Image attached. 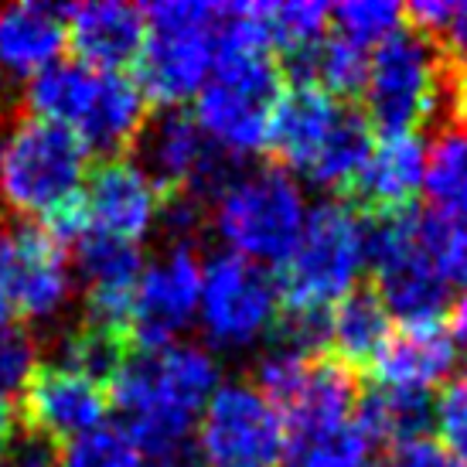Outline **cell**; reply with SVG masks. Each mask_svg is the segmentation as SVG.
I'll return each mask as SVG.
<instances>
[{
    "label": "cell",
    "instance_id": "cell-26",
    "mask_svg": "<svg viewBox=\"0 0 467 467\" xmlns=\"http://www.w3.org/2000/svg\"><path fill=\"white\" fill-rule=\"evenodd\" d=\"M358 423H362L365 437L386 447H400L410 443L416 437H423V430L433 420V400L427 392L416 389H389V386H379V389L365 392L358 400Z\"/></svg>",
    "mask_w": 467,
    "mask_h": 467
},
{
    "label": "cell",
    "instance_id": "cell-16",
    "mask_svg": "<svg viewBox=\"0 0 467 467\" xmlns=\"http://www.w3.org/2000/svg\"><path fill=\"white\" fill-rule=\"evenodd\" d=\"M66 45L86 68L123 72L140 62L147 45V14L143 7L119 0L66 7Z\"/></svg>",
    "mask_w": 467,
    "mask_h": 467
},
{
    "label": "cell",
    "instance_id": "cell-41",
    "mask_svg": "<svg viewBox=\"0 0 467 467\" xmlns=\"http://www.w3.org/2000/svg\"><path fill=\"white\" fill-rule=\"evenodd\" d=\"M14 430H17V413H14L11 400L0 396V457L14 443Z\"/></svg>",
    "mask_w": 467,
    "mask_h": 467
},
{
    "label": "cell",
    "instance_id": "cell-33",
    "mask_svg": "<svg viewBox=\"0 0 467 467\" xmlns=\"http://www.w3.org/2000/svg\"><path fill=\"white\" fill-rule=\"evenodd\" d=\"M58 467H147V461L119 430L103 427L92 437L68 443V451L58 457Z\"/></svg>",
    "mask_w": 467,
    "mask_h": 467
},
{
    "label": "cell",
    "instance_id": "cell-32",
    "mask_svg": "<svg viewBox=\"0 0 467 467\" xmlns=\"http://www.w3.org/2000/svg\"><path fill=\"white\" fill-rule=\"evenodd\" d=\"M406 17L451 62L467 58V0H420L406 7Z\"/></svg>",
    "mask_w": 467,
    "mask_h": 467
},
{
    "label": "cell",
    "instance_id": "cell-40",
    "mask_svg": "<svg viewBox=\"0 0 467 467\" xmlns=\"http://www.w3.org/2000/svg\"><path fill=\"white\" fill-rule=\"evenodd\" d=\"M147 467H205V461L198 454V443H184V447H174L168 454L154 457Z\"/></svg>",
    "mask_w": 467,
    "mask_h": 467
},
{
    "label": "cell",
    "instance_id": "cell-6",
    "mask_svg": "<svg viewBox=\"0 0 467 467\" xmlns=\"http://www.w3.org/2000/svg\"><path fill=\"white\" fill-rule=\"evenodd\" d=\"M143 14L147 45L137 62V86L164 109H178L205 89L215 68L222 4L168 0L143 7Z\"/></svg>",
    "mask_w": 467,
    "mask_h": 467
},
{
    "label": "cell",
    "instance_id": "cell-29",
    "mask_svg": "<svg viewBox=\"0 0 467 467\" xmlns=\"http://www.w3.org/2000/svg\"><path fill=\"white\" fill-rule=\"evenodd\" d=\"M416 233L433 270L447 284H467V222L443 219L437 212H416Z\"/></svg>",
    "mask_w": 467,
    "mask_h": 467
},
{
    "label": "cell",
    "instance_id": "cell-36",
    "mask_svg": "<svg viewBox=\"0 0 467 467\" xmlns=\"http://www.w3.org/2000/svg\"><path fill=\"white\" fill-rule=\"evenodd\" d=\"M392 467H464L443 443L430 437H416L410 443L392 447Z\"/></svg>",
    "mask_w": 467,
    "mask_h": 467
},
{
    "label": "cell",
    "instance_id": "cell-5",
    "mask_svg": "<svg viewBox=\"0 0 467 467\" xmlns=\"http://www.w3.org/2000/svg\"><path fill=\"white\" fill-rule=\"evenodd\" d=\"M451 58L416 27H400L368 55L365 117L382 137L427 127L447 109Z\"/></svg>",
    "mask_w": 467,
    "mask_h": 467
},
{
    "label": "cell",
    "instance_id": "cell-23",
    "mask_svg": "<svg viewBox=\"0 0 467 467\" xmlns=\"http://www.w3.org/2000/svg\"><path fill=\"white\" fill-rule=\"evenodd\" d=\"M392 335V317L382 307L372 286H355L337 300L327 317V355L358 372V365H372L382 345Z\"/></svg>",
    "mask_w": 467,
    "mask_h": 467
},
{
    "label": "cell",
    "instance_id": "cell-14",
    "mask_svg": "<svg viewBox=\"0 0 467 467\" xmlns=\"http://www.w3.org/2000/svg\"><path fill=\"white\" fill-rule=\"evenodd\" d=\"M82 198H86L92 233L113 235L137 246L161 222V205H164V195L127 157L99 161V168L86 182Z\"/></svg>",
    "mask_w": 467,
    "mask_h": 467
},
{
    "label": "cell",
    "instance_id": "cell-27",
    "mask_svg": "<svg viewBox=\"0 0 467 467\" xmlns=\"http://www.w3.org/2000/svg\"><path fill=\"white\" fill-rule=\"evenodd\" d=\"M372 441L365 437L358 416L325 433H286L280 467H365Z\"/></svg>",
    "mask_w": 467,
    "mask_h": 467
},
{
    "label": "cell",
    "instance_id": "cell-19",
    "mask_svg": "<svg viewBox=\"0 0 467 467\" xmlns=\"http://www.w3.org/2000/svg\"><path fill=\"white\" fill-rule=\"evenodd\" d=\"M66 48V7L21 0L0 7V89H25Z\"/></svg>",
    "mask_w": 467,
    "mask_h": 467
},
{
    "label": "cell",
    "instance_id": "cell-30",
    "mask_svg": "<svg viewBox=\"0 0 467 467\" xmlns=\"http://www.w3.org/2000/svg\"><path fill=\"white\" fill-rule=\"evenodd\" d=\"M331 7L314 4V0H294V4H266V27H270V45L284 48V55L304 52L325 38Z\"/></svg>",
    "mask_w": 467,
    "mask_h": 467
},
{
    "label": "cell",
    "instance_id": "cell-11",
    "mask_svg": "<svg viewBox=\"0 0 467 467\" xmlns=\"http://www.w3.org/2000/svg\"><path fill=\"white\" fill-rule=\"evenodd\" d=\"M284 413L253 382H225L198 420V454L208 467H280Z\"/></svg>",
    "mask_w": 467,
    "mask_h": 467
},
{
    "label": "cell",
    "instance_id": "cell-35",
    "mask_svg": "<svg viewBox=\"0 0 467 467\" xmlns=\"http://www.w3.org/2000/svg\"><path fill=\"white\" fill-rule=\"evenodd\" d=\"M433 420L441 430V443L467 467V376L447 382V389L433 402Z\"/></svg>",
    "mask_w": 467,
    "mask_h": 467
},
{
    "label": "cell",
    "instance_id": "cell-38",
    "mask_svg": "<svg viewBox=\"0 0 467 467\" xmlns=\"http://www.w3.org/2000/svg\"><path fill=\"white\" fill-rule=\"evenodd\" d=\"M11 266H14V225H7V222L0 219V327H7L14 317Z\"/></svg>",
    "mask_w": 467,
    "mask_h": 467
},
{
    "label": "cell",
    "instance_id": "cell-39",
    "mask_svg": "<svg viewBox=\"0 0 467 467\" xmlns=\"http://www.w3.org/2000/svg\"><path fill=\"white\" fill-rule=\"evenodd\" d=\"M447 113L457 123H467V58L451 62V78H447Z\"/></svg>",
    "mask_w": 467,
    "mask_h": 467
},
{
    "label": "cell",
    "instance_id": "cell-17",
    "mask_svg": "<svg viewBox=\"0 0 467 467\" xmlns=\"http://www.w3.org/2000/svg\"><path fill=\"white\" fill-rule=\"evenodd\" d=\"M137 147V168L150 178L161 195H184L192 192L195 178L205 168L208 154L215 143L208 140L192 113L184 109H161L147 117Z\"/></svg>",
    "mask_w": 467,
    "mask_h": 467
},
{
    "label": "cell",
    "instance_id": "cell-43",
    "mask_svg": "<svg viewBox=\"0 0 467 467\" xmlns=\"http://www.w3.org/2000/svg\"><path fill=\"white\" fill-rule=\"evenodd\" d=\"M0 143H4V130H0Z\"/></svg>",
    "mask_w": 467,
    "mask_h": 467
},
{
    "label": "cell",
    "instance_id": "cell-34",
    "mask_svg": "<svg viewBox=\"0 0 467 467\" xmlns=\"http://www.w3.org/2000/svg\"><path fill=\"white\" fill-rule=\"evenodd\" d=\"M38 372V345L25 327H0V396L11 400Z\"/></svg>",
    "mask_w": 467,
    "mask_h": 467
},
{
    "label": "cell",
    "instance_id": "cell-24",
    "mask_svg": "<svg viewBox=\"0 0 467 467\" xmlns=\"http://www.w3.org/2000/svg\"><path fill=\"white\" fill-rule=\"evenodd\" d=\"M423 188L430 212L467 222V123H443L423 150Z\"/></svg>",
    "mask_w": 467,
    "mask_h": 467
},
{
    "label": "cell",
    "instance_id": "cell-3",
    "mask_svg": "<svg viewBox=\"0 0 467 467\" xmlns=\"http://www.w3.org/2000/svg\"><path fill=\"white\" fill-rule=\"evenodd\" d=\"M89 182V147L68 127L21 117L0 143V205L35 225L82 202Z\"/></svg>",
    "mask_w": 467,
    "mask_h": 467
},
{
    "label": "cell",
    "instance_id": "cell-21",
    "mask_svg": "<svg viewBox=\"0 0 467 467\" xmlns=\"http://www.w3.org/2000/svg\"><path fill=\"white\" fill-rule=\"evenodd\" d=\"M147 117L150 109H147V96L137 86V78L127 72H96L89 103L72 133L89 147V154L113 161L127 147H133Z\"/></svg>",
    "mask_w": 467,
    "mask_h": 467
},
{
    "label": "cell",
    "instance_id": "cell-8",
    "mask_svg": "<svg viewBox=\"0 0 467 467\" xmlns=\"http://www.w3.org/2000/svg\"><path fill=\"white\" fill-rule=\"evenodd\" d=\"M284 96L280 62L266 48L219 52L205 89L198 92L195 123L208 140L235 157L266 147V130Z\"/></svg>",
    "mask_w": 467,
    "mask_h": 467
},
{
    "label": "cell",
    "instance_id": "cell-42",
    "mask_svg": "<svg viewBox=\"0 0 467 467\" xmlns=\"http://www.w3.org/2000/svg\"><path fill=\"white\" fill-rule=\"evenodd\" d=\"M451 337L467 348V286L464 294L454 300V307H451Z\"/></svg>",
    "mask_w": 467,
    "mask_h": 467
},
{
    "label": "cell",
    "instance_id": "cell-31",
    "mask_svg": "<svg viewBox=\"0 0 467 467\" xmlns=\"http://www.w3.org/2000/svg\"><path fill=\"white\" fill-rule=\"evenodd\" d=\"M402 17H406V7L392 4V0H348V4L331 7L337 35L355 41L358 48L382 45L402 27Z\"/></svg>",
    "mask_w": 467,
    "mask_h": 467
},
{
    "label": "cell",
    "instance_id": "cell-2",
    "mask_svg": "<svg viewBox=\"0 0 467 467\" xmlns=\"http://www.w3.org/2000/svg\"><path fill=\"white\" fill-rule=\"evenodd\" d=\"M263 150L317 188L345 192L372 154V123L358 106L311 86H294L273 109Z\"/></svg>",
    "mask_w": 467,
    "mask_h": 467
},
{
    "label": "cell",
    "instance_id": "cell-1",
    "mask_svg": "<svg viewBox=\"0 0 467 467\" xmlns=\"http://www.w3.org/2000/svg\"><path fill=\"white\" fill-rule=\"evenodd\" d=\"M219 389V362L198 345L130 351L109 382L119 433L143 461L192 443V430Z\"/></svg>",
    "mask_w": 467,
    "mask_h": 467
},
{
    "label": "cell",
    "instance_id": "cell-20",
    "mask_svg": "<svg viewBox=\"0 0 467 467\" xmlns=\"http://www.w3.org/2000/svg\"><path fill=\"white\" fill-rule=\"evenodd\" d=\"M11 297L14 314H25L31 321L58 317L72 297L66 246H58L41 225H14Z\"/></svg>",
    "mask_w": 467,
    "mask_h": 467
},
{
    "label": "cell",
    "instance_id": "cell-13",
    "mask_svg": "<svg viewBox=\"0 0 467 467\" xmlns=\"http://www.w3.org/2000/svg\"><path fill=\"white\" fill-rule=\"evenodd\" d=\"M109 413V386L66 365H38V372L21 389V420L27 433L48 441L52 447L99 433Z\"/></svg>",
    "mask_w": 467,
    "mask_h": 467
},
{
    "label": "cell",
    "instance_id": "cell-18",
    "mask_svg": "<svg viewBox=\"0 0 467 467\" xmlns=\"http://www.w3.org/2000/svg\"><path fill=\"white\" fill-rule=\"evenodd\" d=\"M423 184V143L416 133L382 137L372 143V154L362 171L345 188L348 202L362 219H382L410 212L416 188Z\"/></svg>",
    "mask_w": 467,
    "mask_h": 467
},
{
    "label": "cell",
    "instance_id": "cell-10",
    "mask_svg": "<svg viewBox=\"0 0 467 467\" xmlns=\"http://www.w3.org/2000/svg\"><path fill=\"white\" fill-rule=\"evenodd\" d=\"M198 321L215 348H249L280 321V280L266 266L222 253L202 270Z\"/></svg>",
    "mask_w": 467,
    "mask_h": 467
},
{
    "label": "cell",
    "instance_id": "cell-7",
    "mask_svg": "<svg viewBox=\"0 0 467 467\" xmlns=\"http://www.w3.org/2000/svg\"><path fill=\"white\" fill-rule=\"evenodd\" d=\"M365 266V222L348 202H321L307 212L300 243L284 263L280 314H331L355 290Z\"/></svg>",
    "mask_w": 467,
    "mask_h": 467
},
{
    "label": "cell",
    "instance_id": "cell-37",
    "mask_svg": "<svg viewBox=\"0 0 467 467\" xmlns=\"http://www.w3.org/2000/svg\"><path fill=\"white\" fill-rule=\"evenodd\" d=\"M0 467H58V454L48 441L25 433V437H14V443L4 451Z\"/></svg>",
    "mask_w": 467,
    "mask_h": 467
},
{
    "label": "cell",
    "instance_id": "cell-15",
    "mask_svg": "<svg viewBox=\"0 0 467 467\" xmlns=\"http://www.w3.org/2000/svg\"><path fill=\"white\" fill-rule=\"evenodd\" d=\"M76 266L86 284V321L127 335L133 290L147 266L140 246L103 233H89L76 243Z\"/></svg>",
    "mask_w": 467,
    "mask_h": 467
},
{
    "label": "cell",
    "instance_id": "cell-25",
    "mask_svg": "<svg viewBox=\"0 0 467 467\" xmlns=\"http://www.w3.org/2000/svg\"><path fill=\"white\" fill-rule=\"evenodd\" d=\"M92 86H96V68H86L76 58H58L21 89L25 117H38L76 130L78 117L92 96Z\"/></svg>",
    "mask_w": 467,
    "mask_h": 467
},
{
    "label": "cell",
    "instance_id": "cell-22",
    "mask_svg": "<svg viewBox=\"0 0 467 467\" xmlns=\"http://www.w3.org/2000/svg\"><path fill=\"white\" fill-rule=\"evenodd\" d=\"M454 362L457 351L451 331H443V325H416L389 335L372 362V372L389 389L427 392L451 376Z\"/></svg>",
    "mask_w": 467,
    "mask_h": 467
},
{
    "label": "cell",
    "instance_id": "cell-4",
    "mask_svg": "<svg viewBox=\"0 0 467 467\" xmlns=\"http://www.w3.org/2000/svg\"><path fill=\"white\" fill-rule=\"evenodd\" d=\"M212 222L233 256L256 266H284L300 243L307 202L290 171L260 164L239 171V178L215 198Z\"/></svg>",
    "mask_w": 467,
    "mask_h": 467
},
{
    "label": "cell",
    "instance_id": "cell-9",
    "mask_svg": "<svg viewBox=\"0 0 467 467\" xmlns=\"http://www.w3.org/2000/svg\"><path fill=\"white\" fill-rule=\"evenodd\" d=\"M365 263L376 273V297L402 327L441 325L451 307V284L433 270L416 233V212L365 219Z\"/></svg>",
    "mask_w": 467,
    "mask_h": 467
},
{
    "label": "cell",
    "instance_id": "cell-28",
    "mask_svg": "<svg viewBox=\"0 0 467 467\" xmlns=\"http://www.w3.org/2000/svg\"><path fill=\"white\" fill-rule=\"evenodd\" d=\"M314 358H317V355H307V351L297 348L294 341H286V337L276 335L273 345L263 351L260 362H256V382H253V389L284 413L286 406L297 400V392H300V386H304L307 372H311Z\"/></svg>",
    "mask_w": 467,
    "mask_h": 467
},
{
    "label": "cell",
    "instance_id": "cell-12",
    "mask_svg": "<svg viewBox=\"0 0 467 467\" xmlns=\"http://www.w3.org/2000/svg\"><path fill=\"white\" fill-rule=\"evenodd\" d=\"M202 270L205 266L192 243H174L164 256L143 266L127 317V337L133 351L178 345L182 331L198 317Z\"/></svg>",
    "mask_w": 467,
    "mask_h": 467
}]
</instances>
